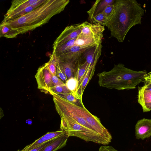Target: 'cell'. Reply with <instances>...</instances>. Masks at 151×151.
I'll list each match as a JSON object with an SVG mask.
<instances>
[{"instance_id": "cell-16", "label": "cell", "mask_w": 151, "mask_h": 151, "mask_svg": "<svg viewBox=\"0 0 151 151\" xmlns=\"http://www.w3.org/2000/svg\"><path fill=\"white\" fill-rule=\"evenodd\" d=\"M95 65H89L78 88V94L80 100L82 101L84 91L89 81L93 75L95 70Z\"/></svg>"}, {"instance_id": "cell-15", "label": "cell", "mask_w": 151, "mask_h": 151, "mask_svg": "<svg viewBox=\"0 0 151 151\" xmlns=\"http://www.w3.org/2000/svg\"><path fill=\"white\" fill-rule=\"evenodd\" d=\"M68 136L65 133L52 140L48 144L39 151H56L66 145Z\"/></svg>"}, {"instance_id": "cell-31", "label": "cell", "mask_w": 151, "mask_h": 151, "mask_svg": "<svg viewBox=\"0 0 151 151\" xmlns=\"http://www.w3.org/2000/svg\"><path fill=\"white\" fill-rule=\"evenodd\" d=\"M52 140L50 141L49 142H47L44 144L40 145L39 147H37L34 149H32L28 151H39L40 150L43 149Z\"/></svg>"}, {"instance_id": "cell-13", "label": "cell", "mask_w": 151, "mask_h": 151, "mask_svg": "<svg viewBox=\"0 0 151 151\" xmlns=\"http://www.w3.org/2000/svg\"><path fill=\"white\" fill-rule=\"evenodd\" d=\"M82 28L81 34L90 37H95L103 35L104 26L88 23L86 21L82 23Z\"/></svg>"}, {"instance_id": "cell-28", "label": "cell", "mask_w": 151, "mask_h": 151, "mask_svg": "<svg viewBox=\"0 0 151 151\" xmlns=\"http://www.w3.org/2000/svg\"><path fill=\"white\" fill-rule=\"evenodd\" d=\"M48 62L55 65L56 66L58 64L60 63L59 61L57 56L53 52L50 56V60Z\"/></svg>"}, {"instance_id": "cell-9", "label": "cell", "mask_w": 151, "mask_h": 151, "mask_svg": "<svg viewBox=\"0 0 151 151\" xmlns=\"http://www.w3.org/2000/svg\"><path fill=\"white\" fill-rule=\"evenodd\" d=\"M38 0H14L12 1L11 6L4 15L2 22L11 20L17 13L37 2Z\"/></svg>"}, {"instance_id": "cell-3", "label": "cell", "mask_w": 151, "mask_h": 151, "mask_svg": "<svg viewBox=\"0 0 151 151\" xmlns=\"http://www.w3.org/2000/svg\"><path fill=\"white\" fill-rule=\"evenodd\" d=\"M56 110L60 117L69 118L111 142L112 136L103 125L100 119L90 113L84 106H81L71 102L59 95H52Z\"/></svg>"}, {"instance_id": "cell-6", "label": "cell", "mask_w": 151, "mask_h": 151, "mask_svg": "<svg viewBox=\"0 0 151 151\" xmlns=\"http://www.w3.org/2000/svg\"><path fill=\"white\" fill-rule=\"evenodd\" d=\"M103 35L95 37L85 36L80 34L75 38L69 41L53 50L56 55H59L68 50L74 45L92 47L102 41Z\"/></svg>"}, {"instance_id": "cell-24", "label": "cell", "mask_w": 151, "mask_h": 151, "mask_svg": "<svg viewBox=\"0 0 151 151\" xmlns=\"http://www.w3.org/2000/svg\"><path fill=\"white\" fill-rule=\"evenodd\" d=\"M114 12L115 6L114 4L108 6L102 12L108 20V22L110 21L112 19L114 15Z\"/></svg>"}, {"instance_id": "cell-17", "label": "cell", "mask_w": 151, "mask_h": 151, "mask_svg": "<svg viewBox=\"0 0 151 151\" xmlns=\"http://www.w3.org/2000/svg\"><path fill=\"white\" fill-rule=\"evenodd\" d=\"M138 103L142 108L151 104V91L144 89L142 86L138 87Z\"/></svg>"}, {"instance_id": "cell-30", "label": "cell", "mask_w": 151, "mask_h": 151, "mask_svg": "<svg viewBox=\"0 0 151 151\" xmlns=\"http://www.w3.org/2000/svg\"><path fill=\"white\" fill-rule=\"evenodd\" d=\"M49 69L53 76L56 75V66L52 63L48 62Z\"/></svg>"}, {"instance_id": "cell-26", "label": "cell", "mask_w": 151, "mask_h": 151, "mask_svg": "<svg viewBox=\"0 0 151 151\" xmlns=\"http://www.w3.org/2000/svg\"><path fill=\"white\" fill-rule=\"evenodd\" d=\"M11 31L10 28L8 26L1 23L0 25V37H5L6 38Z\"/></svg>"}, {"instance_id": "cell-20", "label": "cell", "mask_w": 151, "mask_h": 151, "mask_svg": "<svg viewBox=\"0 0 151 151\" xmlns=\"http://www.w3.org/2000/svg\"><path fill=\"white\" fill-rule=\"evenodd\" d=\"M89 65L86 61L82 63H79L78 64L74 77L76 78L78 81V86L80 84Z\"/></svg>"}, {"instance_id": "cell-11", "label": "cell", "mask_w": 151, "mask_h": 151, "mask_svg": "<svg viewBox=\"0 0 151 151\" xmlns=\"http://www.w3.org/2000/svg\"><path fill=\"white\" fill-rule=\"evenodd\" d=\"M65 134V132L61 130L48 132L32 143L26 146L22 150H19L17 151H28L39 147L44 143L60 137Z\"/></svg>"}, {"instance_id": "cell-18", "label": "cell", "mask_w": 151, "mask_h": 151, "mask_svg": "<svg viewBox=\"0 0 151 151\" xmlns=\"http://www.w3.org/2000/svg\"><path fill=\"white\" fill-rule=\"evenodd\" d=\"M79 62L73 63L61 62L60 63L62 65L68 80L74 77L77 66Z\"/></svg>"}, {"instance_id": "cell-8", "label": "cell", "mask_w": 151, "mask_h": 151, "mask_svg": "<svg viewBox=\"0 0 151 151\" xmlns=\"http://www.w3.org/2000/svg\"><path fill=\"white\" fill-rule=\"evenodd\" d=\"M82 23L73 24L66 27L56 38L53 45V49L69 40L75 38L81 33Z\"/></svg>"}, {"instance_id": "cell-14", "label": "cell", "mask_w": 151, "mask_h": 151, "mask_svg": "<svg viewBox=\"0 0 151 151\" xmlns=\"http://www.w3.org/2000/svg\"><path fill=\"white\" fill-rule=\"evenodd\" d=\"M115 0H97L91 9L87 12L88 15V20L91 19L98 14L102 13L109 5L113 4Z\"/></svg>"}, {"instance_id": "cell-7", "label": "cell", "mask_w": 151, "mask_h": 151, "mask_svg": "<svg viewBox=\"0 0 151 151\" xmlns=\"http://www.w3.org/2000/svg\"><path fill=\"white\" fill-rule=\"evenodd\" d=\"M52 76L49 69L48 62L40 67L35 75L38 88L46 93L50 94Z\"/></svg>"}, {"instance_id": "cell-19", "label": "cell", "mask_w": 151, "mask_h": 151, "mask_svg": "<svg viewBox=\"0 0 151 151\" xmlns=\"http://www.w3.org/2000/svg\"><path fill=\"white\" fill-rule=\"evenodd\" d=\"M65 84L72 95L81 101L78 94V83L76 78L72 77L68 79Z\"/></svg>"}, {"instance_id": "cell-27", "label": "cell", "mask_w": 151, "mask_h": 151, "mask_svg": "<svg viewBox=\"0 0 151 151\" xmlns=\"http://www.w3.org/2000/svg\"><path fill=\"white\" fill-rule=\"evenodd\" d=\"M52 87L55 86L63 85L65 83L61 80L57 75L52 76Z\"/></svg>"}, {"instance_id": "cell-1", "label": "cell", "mask_w": 151, "mask_h": 151, "mask_svg": "<svg viewBox=\"0 0 151 151\" xmlns=\"http://www.w3.org/2000/svg\"><path fill=\"white\" fill-rule=\"evenodd\" d=\"M69 0H46L32 11L15 19L1 23L11 29L7 38H16L19 35L32 31L47 23L54 15L65 9Z\"/></svg>"}, {"instance_id": "cell-25", "label": "cell", "mask_w": 151, "mask_h": 151, "mask_svg": "<svg viewBox=\"0 0 151 151\" xmlns=\"http://www.w3.org/2000/svg\"><path fill=\"white\" fill-rule=\"evenodd\" d=\"M56 67V75L61 80L65 83L68 80L62 65L59 63L58 64Z\"/></svg>"}, {"instance_id": "cell-23", "label": "cell", "mask_w": 151, "mask_h": 151, "mask_svg": "<svg viewBox=\"0 0 151 151\" xmlns=\"http://www.w3.org/2000/svg\"><path fill=\"white\" fill-rule=\"evenodd\" d=\"M58 95L73 104L81 106H84L82 101H81L77 99L72 95L71 93Z\"/></svg>"}, {"instance_id": "cell-12", "label": "cell", "mask_w": 151, "mask_h": 151, "mask_svg": "<svg viewBox=\"0 0 151 151\" xmlns=\"http://www.w3.org/2000/svg\"><path fill=\"white\" fill-rule=\"evenodd\" d=\"M102 47V41L97 45L86 50L83 54L89 65H96L101 56Z\"/></svg>"}, {"instance_id": "cell-4", "label": "cell", "mask_w": 151, "mask_h": 151, "mask_svg": "<svg viewBox=\"0 0 151 151\" xmlns=\"http://www.w3.org/2000/svg\"><path fill=\"white\" fill-rule=\"evenodd\" d=\"M147 74L145 70L136 71L126 67L123 64L115 65L110 70L97 75L99 86L109 89H133L144 80Z\"/></svg>"}, {"instance_id": "cell-29", "label": "cell", "mask_w": 151, "mask_h": 151, "mask_svg": "<svg viewBox=\"0 0 151 151\" xmlns=\"http://www.w3.org/2000/svg\"><path fill=\"white\" fill-rule=\"evenodd\" d=\"M98 151H118L111 146H107L105 145L101 146L99 148Z\"/></svg>"}, {"instance_id": "cell-32", "label": "cell", "mask_w": 151, "mask_h": 151, "mask_svg": "<svg viewBox=\"0 0 151 151\" xmlns=\"http://www.w3.org/2000/svg\"><path fill=\"white\" fill-rule=\"evenodd\" d=\"M142 87L145 90L151 91V82L145 81Z\"/></svg>"}, {"instance_id": "cell-2", "label": "cell", "mask_w": 151, "mask_h": 151, "mask_svg": "<svg viewBox=\"0 0 151 151\" xmlns=\"http://www.w3.org/2000/svg\"><path fill=\"white\" fill-rule=\"evenodd\" d=\"M115 12L111 20L106 25L111 36L123 42L134 26L141 24L145 10L135 0H115Z\"/></svg>"}, {"instance_id": "cell-21", "label": "cell", "mask_w": 151, "mask_h": 151, "mask_svg": "<svg viewBox=\"0 0 151 151\" xmlns=\"http://www.w3.org/2000/svg\"><path fill=\"white\" fill-rule=\"evenodd\" d=\"M71 93L67 87L65 83L61 85L52 87L51 89L50 94H60Z\"/></svg>"}, {"instance_id": "cell-10", "label": "cell", "mask_w": 151, "mask_h": 151, "mask_svg": "<svg viewBox=\"0 0 151 151\" xmlns=\"http://www.w3.org/2000/svg\"><path fill=\"white\" fill-rule=\"evenodd\" d=\"M137 139L142 140L151 137V119L143 118L139 120L135 126Z\"/></svg>"}, {"instance_id": "cell-22", "label": "cell", "mask_w": 151, "mask_h": 151, "mask_svg": "<svg viewBox=\"0 0 151 151\" xmlns=\"http://www.w3.org/2000/svg\"><path fill=\"white\" fill-rule=\"evenodd\" d=\"M92 24L105 26L108 21L103 13H99L93 17L90 21Z\"/></svg>"}, {"instance_id": "cell-33", "label": "cell", "mask_w": 151, "mask_h": 151, "mask_svg": "<svg viewBox=\"0 0 151 151\" xmlns=\"http://www.w3.org/2000/svg\"><path fill=\"white\" fill-rule=\"evenodd\" d=\"M143 112H147L151 111V104H149L142 108Z\"/></svg>"}, {"instance_id": "cell-5", "label": "cell", "mask_w": 151, "mask_h": 151, "mask_svg": "<svg viewBox=\"0 0 151 151\" xmlns=\"http://www.w3.org/2000/svg\"><path fill=\"white\" fill-rule=\"evenodd\" d=\"M60 130L69 137H75L86 142H91L103 145L110 142L96 132L91 130L67 118L61 117Z\"/></svg>"}]
</instances>
